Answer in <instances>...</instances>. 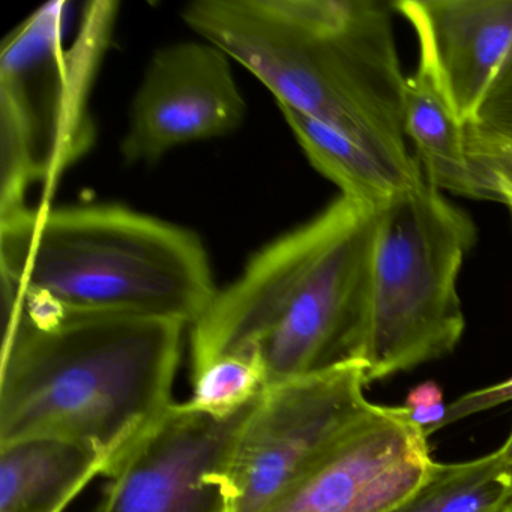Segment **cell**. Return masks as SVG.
Here are the masks:
<instances>
[{
	"label": "cell",
	"instance_id": "obj_1",
	"mask_svg": "<svg viewBox=\"0 0 512 512\" xmlns=\"http://www.w3.org/2000/svg\"><path fill=\"white\" fill-rule=\"evenodd\" d=\"M2 325L0 448L64 440L110 478L175 403L184 323L10 305Z\"/></svg>",
	"mask_w": 512,
	"mask_h": 512
},
{
	"label": "cell",
	"instance_id": "obj_2",
	"mask_svg": "<svg viewBox=\"0 0 512 512\" xmlns=\"http://www.w3.org/2000/svg\"><path fill=\"white\" fill-rule=\"evenodd\" d=\"M394 2L196 0L181 19L253 74L277 101L370 152L407 181L424 176L407 148Z\"/></svg>",
	"mask_w": 512,
	"mask_h": 512
},
{
	"label": "cell",
	"instance_id": "obj_3",
	"mask_svg": "<svg viewBox=\"0 0 512 512\" xmlns=\"http://www.w3.org/2000/svg\"><path fill=\"white\" fill-rule=\"evenodd\" d=\"M379 218L340 196L253 254L191 326V374L242 356L260 361L271 386L362 365Z\"/></svg>",
	"mask_w": 512,
	"mask_h": 512
},
{
	"label": "cell",
	"instance_id": "obj_4",
	"mask_svg": "<svg viewBox=\"0 0 512 512\" xmlns=\"http://www.w3.org/2000/svg\"><path fill=\"white\" fill-rule=\"evenodd\" d=\"M2 299L59 313L176 320L217 295L194 230L115 203L35 205L0 220Z\"/></svg>",
	"mask_w": 512,
	"mask_h": 512
},
{
	"label": "cell",
	"instance_id": "obj_5",
	"mask_svg": "<svg viewBox=\"0 0 512 512\" xmlns=\"http://www.w3.org/2000/svg\"><path fill=\"white\" fill-rule=\"evenodd\" d=\"M70 7L50 2L0 47V220L31 208L40 185L50 205L67 170L94 146L91 95L109 52L119 4L83 5L70 40Z\"/></svg>",
	"mask_w": 512,
	"mask_h": 512
},
{
	"label": "cell",
	"instance_id": "obj_6",
	"mask_svg": "<svg viewBox=\"0 0 512 512\" xmlns=\"http://www.w3.org/2000/svg\"><path fill=\"white\" fill-rule=\"evenodd\" d=\"M476 227L427 178L380 208L364 365L368 383L454 352L464 320L457 281Z\"/></svg>",
	"mask_w": 512,
	"mask_h": 512
},
{
	"label": "cell",
	"instance_id": "obj_7",
	"mask_svg": "<svg viewBox=\"0 0 512 512\" xmlns=\"http://www.w3.org/2000/svg\"><path fill=\"white\" fill-rule=\"evenodd\" d=\"M361 364L266 386L236 431L221 476L229 512H260L302 478L373 404Z\"/></svg>",
	"mask_w": 512,
	"mask_h": 512
},
{
	"label": "cell",
	"instance_id": "obj_8",
	"mask_svg": "<svg viewBox=\"0 0 512 512\" xmlns=\"http://www.w3.org/2000/svg\"><path fill=\"white\" fill-rule=\"evenodd\" d=\"M232 59L209 41H179L152 55L131 101L125 164H154L173 149L229 136L247 113Z\"/></svg>",
	"mask_w": 512,
	"mask_h": 512
},
{
	"label": "cell",
	"instance_id": "obj_9",
	"mask_svg": "<svg viewBox=\"0 0 512 512\" xmlns=\"http://www.w3.org/2000/svg\"><path fill=\"white\" fill-rule=\"evenodd\" d=\"M428 437L406 407L373 404L343 439L260 512H391L427 476Z\"/></svg>",
	"mask_w": 512,
	"mask_h": 512
},
{
	"label": "cell",
	"instance_id": "obj_10",
	"mask_svg": "<svg viewBox=\"0 0 512 512\" xmlns=\"http://www.w3.org/2000/svg\"><path fill=\"white\" fill-rule=\"evenodd\" d=\"M251 404L215 419L173 403L110 476L97 512H229L221 470Z\"/></svg>",
	"mask_w": 512,
	"mask_h": 512
},
{
	"label": "cell",
	"instance_id": "obj_11",
	"mask_svg": "<svg viewBox=\"0 0 512 512\" xmlns=\"http://www.w3.org/2000/svg\"><path fill=\"white\" fill-rule=\"evenodd\" d=\"M440 89L464 125L512 62V0H400Z\"/></svg>",
	"mask_w": 512,
	"mask_h": 512
},
{
	"label": "cell",
	"instance_id": "obj_12",
	"mask_svg": "<svg viewBox=\"0 0 512 512\" xmlns=\"http://www.w3.org/2000/svg\"><path fill=\"white\" fill-rule=\"evenodd\" d=\"M403 121L416 160L433 187L466 199L500 202L487 173L470 157L466 125L455 115L430 65L421 58L404 86Z\"/></svg>",
	"mask_w": 512,
	"mask_h": 512
},
{
	"label": "cell",
	"instance_id": "obj_13",
	"mask_svg": "<svg viewBox=\"0 0 512 512\" xmlns=\"http://www.w3.org/2000/svg\"><path fill=\"white\" fill-rule=\"evenodd\" d=\"M106 467L100 455L64 440L0 448V512H64Z\"/></svg>",
	"mask_w": 512,
	"mask_h": 512
},
{
	"label": "cell",
	"instance_id": "obj_14",
	"mask_svg": "<svg viewBox=\"0 0 512 512\" xmlns=\"http://www.w3.org/2000/svg\"><path fill=\"white\" fill-rule=\"evenodd\" d=\"M311 166L340 188L341 196L382 208L410 182L338 131L289 109H280Z\"/></svg>",
	"mask_w": 512,
	"mask_h": 512
},
{
	"label": "cell",
	"instance_id": "obj_15",
	"mask_svg": "<svg viewBox=\"0 0 512 512\" xmlns=\"http://www.w3.org/2000/svg\"><path fill=\"white\" fill-rule=\"evenodd\" d=\"M512 479L499 452L463 463L433 461L424 481L391 512H505Z\"/></svg>",
	"mask_w": 512,
	"mask_h": 512
},
{
	"label": "cell",
	"instance_id": "obj_16",
	"mask_svg": "<svg viewBox=\"0 0 512 512\" xmlns=\"http://www.w3.org/2000/svg\"><path fill=\"white\" fill-rule=\"evenodd\" d=\"M193 397L187 401L197 412L227 419L250 406L266 388V371L260 361L226 356L191 374Z\"/></svg>",
	"mask_w": 512,
	"mask_h": 512
},
{
	"label": "cell",
	"instance_id": "obj_17",
	"mask_svg": "<svg viewBox=\"0 0 512 512\" xmlns=\"http://www.w3.org/2000/svg\"><path fill=\"white\" fill-rule=\"evenodd\" d=\"M466 133L484 142L512 146V62L466 125Z\"/></svg>",
	"mask_w": 512,
	"mask_h": 512
},
{
	"label": "cell",
	"instance_id": "obj_18",
	"mask_svg": "<svg viewBox=\"0 0 512 512\" xmlns=\"http://www.w3.org/2000/svg\"><path fill=\"white\" fill-rule=\"evenodd\" d=\"M470 157L487 173L500 203L512 209V146L475 139L466 133Z\"/></svg>",
	"mask_w": 512,
	"mask_h": 512
},
{
	"label": "cell",
	"instance_id": "obj_19",
	"mask_svg": "<svg viewBox=\"0 0 512 512\" xmlns=\"http://www.w3.org/2000/svg\"><path fill=\"white\" fill-rule=\"evenodd\" d=\"M412 421L424 430L427 437L440 430L448 412L442 388L434 382H424L415 386L404 403Z\"/></svg>",
	"mask_w": 512,
	"mask_h": 512
},
{
	"label": "cell",
	"instance_id": "obj_20",
	"mask_svg": "<svg viewBox=\"0 0 512 512\" xmlns=\"http://www.w3.org/2000/svg\"><path fill=\"white\" fill-rule=\"evenodd\" d=\"M512 400V377L496 385L487 386V388L476 389L463 397L457 398L454 403L448 404L443 427L454 424L460 419L467 418L470 415L484 412V410L493 409L499 404Z\"/></svg>",
	"mask_w": 512,
	"mask_h": 512
},
{
	"label": "cell",
	"instance_id": "obj_21",
	"mask_svg": "<svg viewBox=\"0 0 512 512\" xmlns=\"http://www.w3.org/2000/svg\"><path fill=\"white\" fill-rule=\"evenodd\" d=\"M497 452H499L500 460H502L506 472L509 473L512 479V431L509 433L506 442L503 443L502 448L497 449Z\"/></svg>",
	"mask_w": 512,
	"mask_h": 512
},
{
	"label": "cell",
	"instance_id": "obj_22",
	"mask_svg": "<svg viewBox=\"0 0 512 512\" xmlns=\"http://www.w3.org/2000/svg\"><path fill=\"white\" fill-rule=\"evenodd\" d=\"M505 512H512V503H511V505H509V508H508V509H506V511H505Z\"/></svg>",
	"mask_w": 512,
	"mask_h": 512
},
{
	"label": "cell",
	"instance_id": "obj_23",
	"mask_svg": "<svg viewBox=\"0 0 512 512\" xmlns=\"http://www.w3.org/2000/svg\"><path fill=\"white\" fill-rule=\"evenodd\" d=\"M511 212H512V209H511Z\"/></svg>",
	"mask_w": 512,
	"mask_h": 512
}]
</instances>
